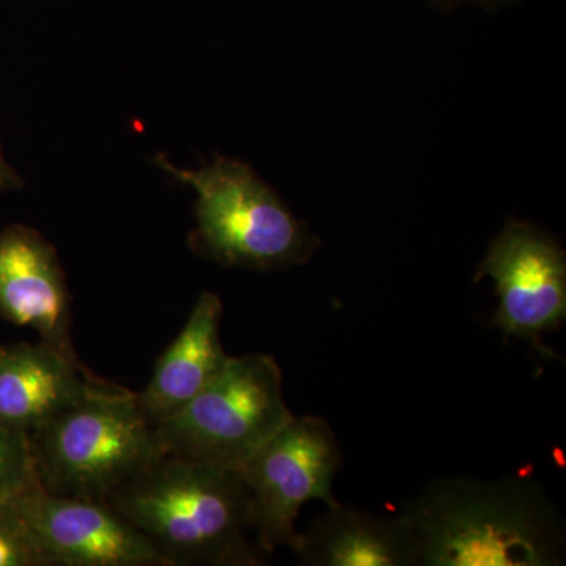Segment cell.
Here are the masks:
<instances>
[{"mask_svg":"<svg viewBox=\"0 0 566 566\" xmlns=\"http://www.w3.org/2000/svg\"><path fill=\"white\" fill-rule=\"evenodd\" d=\"M419 565L553 566L565 557L560 513L534 480L434 482L405 505Z\"/></svg>","mask_w":566,"mask_h":566,"instance_id":"cell-1","label":"cell"},{"mask_svg":"<svg viewBox=\"0 0 566 566\" xmlns=\"http://www.w3.org/2000/svg\"><path fill=\"white\" fill-rule=\"evenodd\" d=\"M106 504L167 566H260L270 558L251 538V493L237 469L164 455Z\"/></svg>","mask_w":566,"mask_h":566,"instance_id":"cell-2","label":"cell"},{"mask_svg":"<svg viewBox=\"0 0 566 566\" xmlns=\"http://www.w3.org/2000/svg\"><path fill=\"white\" fill-rule=\"evenodd\" d=\"M155 163L196 189L197 226L188 244L205 260L259 273L285 271L307 263L322 244L249 164L216 156L202 169H182L163 153Z\"/></svg>","mask_w":566,"mask_h":566,"instance_id":"cell-3","label":"cell"},{"mask_svg":"<svg viewBox=\"0 0 566 566\" xmlns=\"http://www.w3.org/2000/svg\"><path fill=\"white\" fill-rule=\"evenodd\" d=\"M29 439L44 491L104 504L166 455L136 392L112 382L51 417Z\"/></svg>","mask_w":566,"mask_h":566,"instance_id":"cell-4","label":"cell"},{"mask_svg":"<svg viewBox=\"0 0 566 566\" xmlns=\"http://www.w3.org/2000/svg\"><path fill=\"white\" fill-rule=\"evenodd\" d=\"M293 419L274 357L245 354L155 428L166 455L240 471Z\"/></svg>","mask_w":566,"mask_h":566,"instance_id":"cell-5","label":"cell"},{"mask_svg":"<svg viewBox=\"0 0 566 566\" xmlns=\"http://www.w3.org/2000/svg\"><path fill=\"white\" fill-rule=\"evenodd\" d=\"M342 464L340 446L322 417H294L240 469L251 493L252 532L264 556L300 542L297 516L304 504L340 505L334 480Z\"/></svg>","mask_w":566,"mask_h":566,"instance_id":"cell-6","label":"cell"},{"mask_svg":"<svg viewBox=\"0 0 566 566\" xmlns=\"http://www.w3.org/2000/svg\"><path fill=\"white\" fill-rule=\"evenodd\" d=\"M493 279L499 296L494 326L524 338L549 357L543 335L566 319V255L549 234L526 222H509L499 233L475 281Z\"/></svg>","mask_w":566,"mask_h":566,"instance_id":"cell-7","label":"cell"},{"mask_svg":"<svg viewBox=\"0 0 566 566\" xmlns=\"http://www.w3.org/2000/svg\"><path fill=\"white\" fill-rule=\"evenodd\" d=\"M52 566H167L150 543L104 502L35 485L13 499Z\"/></svg>","mask_w":566,"mask_h":566,"instance_id":"cell-8","label":"cell"},{"mask_svg":"<svg viewBox=\"0 0 566 566\" xmlns=\"http://www.w3.org/2000/svg\"><path fill=\"white\" fill-rule=\"evenodd\" d=\"M0 318L81 360L71 338V294L54 245L32 227L0 232Z\"/></svg>","mask_w":566,"mask_h":566,"instance_id":"cell-9","label":"cell"},{"mask_svg":"<svg viewBox=\"0 0 566 566\" xmlns=\"http://www.w3.org/2000/svg\"><path fill=\"white\" fill-rule=\"evenodd\" d=\"M109 385L82 360L43 342L0 345V427L31 433Z\"/></svg>","mask_w":566,"mask_h":566,"instance_id":"cell-10","label":"cell"},{"mask_svg":"<svg viewBox=\"0 0 566 566\" xmlns=\"http://www.w3.org/2000/svg\"><path fill=\"white\" fill-rule=\"evenodd\" d=\"M222 312L218 294L200 293L181 333L158 357L147 387L136 394L153 427L185 408L229 363L221 340Z\"/></svg>","mask_w":566,"mask_h":566,"instance_id":"cell-11","label":"cell"},{"mask_svg":"<svg viewBox=\"0 0 566 566\" xmlns=\"http://www.w3.org/2000/svg\"><path fill=\"white\" fill-rule=\"evenodd\" d=\"M294 556L311 566H415V531L400 516L382 517L348 506H331L301 532Z\"/></svg>","mask_w":566,"mask_h":566,"instance_id":"cell-12","label":"cell"},{"mask_svg":"<svg viewBox=\"0 0 566 566\" xmlns=\"http://www.w3.org/2000/svg\"><path fill=\"white\" fill-rule=\"evenodd\" d=\"M35 483L29 433L0 427V502L11 501Z\"/></svg>","mask_w":566,"mask_h":566,"instance_id":"cell-13","label":"cell"},{"mask_svg":"<svg viewBox=\"0 0 566 566\" xmlns=\"http://www.w3.org/2000/svg\"><path fill=\"white\" fill-rule=\"evenodd\" d=\"M0 566H52L13 499L0 502Z\"/></svg>","mask_w":566,"mask_h":566,"instance_id":"cell-14","label":"cell"},{"mask_svg":"<svg viewBox=\"0 0 566 566\" xmlns=\"http://www.w3.org/2000/svg\"><path fill=\"white\" fill-rule=\"evenodd\" d=\"M517 2L520 0H430L431 7L444 14H449L450 11L455 10L457 7L464 6V3H474V6L483 7V9L495 11Z\"/></svg>","mask_w":566,"mask_h":566,"instance_id":"cell-15","label":"cell"},{"mask_svg":"<svg viewBox=\"0 0 566 566\" xmlns=\"http://www.w3.org/2000/svg\"><path fill=\"white\" fill-rule=\"evenodd\" d=\"M25 181L3 155L2 144H0V193L21 191Z\"/></svg>","mask_w":566,"mask_h":566,"instance_id":"cell-16","label":"cell"}]
</instances>
